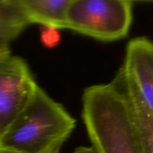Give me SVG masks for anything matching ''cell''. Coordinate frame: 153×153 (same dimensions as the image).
<instances>
[{"mask_svg":"<svg viewBox=\"0 0 153 153\" xmlns=\"http://www.w3.org/2000/svg\"><path fill=\"white\" fill-rule=\"evenodd\" d=\"M82 118L97 153H140L130 108L116 76L84 90Z\"/></svg>","mask_w":153,"mask_h":153,"instance_id":"obj_1","label":"cell"},{"mask_svg":"<svg viewBox=\"0 0 153 153\" xmlns=\"http://www.w3.org/2000/svg\"><path fill=\"white\" fill-rule=\"evenodd\" d=\"M76 126L62 105L38 87L0 137V148L14 153H59Z\"/></svg>","mask_w":153,"mask_h":153,"instance_id":"obj_2","label":"cell"},{"mask_svg":"<svg viewBox=\"0 0 153 153\" xmlns=\"http://www.w3.org/2000/svg\"><path fill=\"white\" fill-rule=\"evenodd\" d=\"M132 19L129 0H70L67 28L100 41H116L128 35Z\"/></svg>","mask_w":153,"mask_h":153,"instance_id":"obj_3","label":"cell"},{"mask_svg":"<svg viewBox=\"0 0 153 153\" xmlns=\"http://www.w3.org/2000/svg\"><path fill=\"white\" fill-rule=\"evenodd\" d=\"M28 64L11 54L0 57V137L38 88Z\"/></svg>","mask_w":153,"mask_h":153,"instance_id":"obj_4","label":"cell"},{"mask_svg":"<svg viewBox=\"0 0 153 153\" xmlns=\"http://www.w3.org/2000/svg\"><path fill=\"white\" fill-rule=\"evenodd\" d=\"M120 68L153 116V41L146 37L130 40L126 46L124 61Z\"/></svg>","mask_w":153,"mask_h":153,"instance_id":"obj_5","label":"cell"},{"mask_svg":"<svg viewBox=\"0 0 153 153\" xmlns=\"http://www.w3.org/2000/svg\"><path fill=\"white\" fill-rule=\"evenodd\" d=\"M70 0H18L28 23L57 29L67 28V13Z\"/></svg>","mask_w":153,"mask_h":153,"instance_id":"obj_6","label":"cell"},{"mask_svg":"<svg viewBox=\"0 0 153 153\" xmlns=\"http://www.w3.org/2000/svg\"><path fill=\"white\" fill-rule=\"evenodd\" d=\"M128 102L140 153H153V116L127 82L121 69L116 74Z\"/></svg>","mask_w":153,"mask_h":153,"instance_id":"obj_7","label":"cell"},{"mask_svg":"<svg viewBox=\"0 0 153 153\" xmlns=\"http://www.w3.org/2000/svg\"><path fill=\"white\" fill-rule=\"evenodd\" d=\"M29 25L18 0H0V43L10 45Z\"/></svg>","mask_w":153,"mask_h":153,"instance_id":"obj_8","label":"cell"},{"mask_svg":"<svg viewBox=\"0 0 153 153\" xmlns=\"http://www.w3.org/2000/svg\"><path fill=\"white\" fill-rule=\"evenodd\" d=\"M60 33L58 29L52 27H43L40 31V40L47 48H52L60 42Z\"/></svg>","mask_w":153,"mask_h":153,"instance_id":"obj_9","label":"cell"},{"mask_svg":"<svg viewBox=\"0 0 153 153\" xmlns=\"http://www.w3.org/2000/svg\"><path fill=\"white\" fill-rule=\"evenodd\" d=\"M71 153H97L94 149L89 146H79L76 148Z\"/></svg>","mask_w":153,"mask_h":153,"instance_id":"obj_10","label":"cell"},{"mask_svg":"<svg viewBox=\"0 0 153 153\" xmlns=\"http://www.w3.org/2000/svg\"><path fill=\"white\" fill-rule=\"evenodd\" d=\"M10 53L9 45L0 43V57L8 55Z\"/></svg>","mask_w":153,"mask_h":153,"instance_id":"obj_11","label":"cell"},{"mask_svg":"<svg viewBox=\"0 0 153 153\" xmlns=\"http://www.w3.org/2000/svg\"><path fill=\"white\" fill-rule=\"evenodd\" d=\"M0 153H14V152H10V151H8V150H5V149H3L0 148Z\"/></svg>","mask_w":153,"mask_h":153,"instance_id":"obj_12","label":"cell"}]
</instances>
